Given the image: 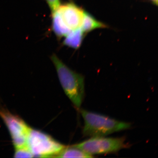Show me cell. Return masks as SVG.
<instances>
[{
	"label": "cell",
	"mask_w": 158,
	"mask_h": 158,
	"mask_svg": "<svg viewBox=\"0 0 158 158\" xmlns=\"http://www.w3.org/2000/svg\"><path fill=\"white\" fill-rule=\"evenodd\" d=\"M84 121L82 134L85 137H102L131 127L129 123L118 121L105 115L81 110Z\"/></svg>",
	"instance_id": "obj_2"
},
{
	"label": "cell",
	"mask_w": 158,
	"mask_h": 158,
	"mask_svg": "<svg viewBox=\"0 0 158 158\" xmlns=\"http://www.w3.org/2000/svg\"><path fill=\"white\" fill-rule=\"evenodd\" d=\"M52 15L53 32L58 38L65 37L71 31L65 25L56 11L54 12Z\"/></svg>",
	"instance_id": "obj_9"
},
{
	"label": "cell",
	"mask_w": 158,
	"mask_h": 158,
	"mask_svg": "<svg viewBox=\"0 0 158 158\" xmlns=\"http://www.w3.org/2000/svg\"><path fill=\"white\" fill-rule=\"evenodd\" d=\"M56 11L71 31L81 27L85 11L75 4L67 3L61 5Z\"/></svg>",
	"instance_id": "obj_6"
},
{
	"label": "cell",
	"mask_w": 158,
	"mask_h": 158,
	"mask_svg": "<svg viewBox=\"0 0 158 158\" xmlns=\"http://www.w3.org/2000/svg\"><path fill=\"white\" fill-rule=\"evenodd\" d=\"M90 155H102L116 152L120 150L127 148L128 144L125 138L91 137L88 140L73 145Z\"/></svg>",
	"instance_id": "obj_4"
},
{
	"label": "cell",
	"mask_w": 158,
	"mask_h": 158,
	"mask_svg": "<svg viewBox=\"0 0 158 158\" xmlns=\"http://www.w3.org/2000/svg\"><path fill=\"white\" fill-rule=\"evenodd\" d=\"M46 1L50 9L52 14L56 11L59 6H61L60 0H46Z\"/></svg>",
	"instance_id": "obj_12"
},
{
	"label": "cell",
	"mask_w": 158,
	"mask_h": 158,
	"mask_svg": "<svg viewBox=\"0 0 158 158\" xmlns=\"http://www.w3.org/2000/svg\"><path fill=\"white\" fill-rule=\"evenodd\" d=\"M26 145L36 157H56L65 147L59 141L46 133L30 128Z\"/></svg>",
	"instance_id": "obj_3"
},
{
	"label": "cell",
	"mask_w": 158,
	"mask_h": 158,
	"mask_svg": "<svg viewBox=\"0 0 158 158\" xmlns=\"http://www.w3.org/2000/svg\"><path fill=\"white\" fill-rule=\"evenodd\" d=\"M0 117L8 128L15 148L26 145L27 137L31 127L19 116L1 106Z\"/></svg>",
	"instance_id": "obj_5"
},
{
	"label": "cell",
	"mask_w": 158,
	"mask_h": 158,
	"mask_svg": "<svg viewBox=\"0 0 158 158\" xmlns=\"http://www.w3.org/2000/svg\"><path fill=\"white\" fill-rule=\"evenodd\" d=\"M106 27L107 26L105 24L98 21L91 15L85 11L84 18L81 27L84 33H88L97 29Z\"/></svg>",
	"instance_id": "obj_8"
},
{
	"label": "cell",
	"mask_w": 158,
	"mask_h": 158,
	"mask_svg": "<svg viewBox=\"0 0 158 158\" xmlns=\"http://www.w3.org/2000/svg\"><path fill=\"white\" fill-rule=\"evenodd\" d=\"M152 2L154 4H156V5H157L158 4V0H151Z\"/></svg>",
	"instance_id": "obj_13"
},
{
	"label": "cell",
	"mask_w": 158,
	"mask_h": 158,
	"mask_svg": "<svg viewBox=\"0 0 158 158\" xmlns=\"http://www.w3.org/2000/svg\"><path fill=\"white\" fill-rule=\"evenodd\" d=\"M51 59L56 69L59 81L64 92L74 106L80 109L85 96V78L72 70L56 55L53 54Z\"/></svg>",
	"instance_id": "obj_1"
},
{
	"label": "cell",
	"mask_w": 158,
	"mask_h": 158,
	"mask_svg": "<svg viewBox=\"0 0 158 158\" xmlns=\"http://www.w3.org/2000/svg\"><path fill=\"white\" fill-rule=\"evenodd\" d=\"M84 34L85 33L81 27L72 30L65 36L63 44L75 49L79 48L83 42L85 37Z\"/></svg>",
	"instance_id": "obj_7"
},
{
	"label": "cell",
	"mask_w": 158,
	"mask_h": 158,
	"mask_svg": "<svg viewBox=\"0 0 158 158\" xmlns=\"http://www.w3.org/2000/svg\"><path fill=\"white\" fill-rule=\"evenodd\" d=\"M56 157L92 158L93 156L73 145L67 147L65 146L57 156Z\"/></svg>",
	"instance_id": "obj_10"
},
{
	"label": "cell",
	"mask_w": 158,
	"mask_h": 158,
	"mask_svg": "<svg viewBox=\"0 0 158 158\" xmlns=\"http://www.w3.org/2000/svg\"><path fill=\"white\" fill-rule=\"evenodd\" d=\"M14 155L15 158L34 157L33 154L27 147V145L17 148H15Z\"/></svg>",
	"instance_id": "obj_11"
}]
</instances>
